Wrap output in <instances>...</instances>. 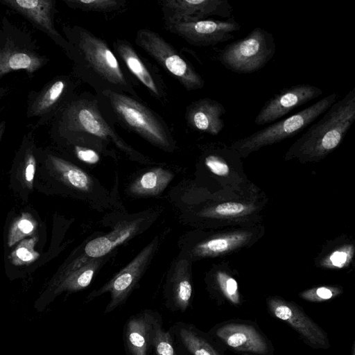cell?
<instances>
[{"instance_id": "1", "label": "cell", "mask_w": 355, "mask_h": 355, "mask_svg": "<svg viewBox=\"0 0 355 355\" xmlns=\"http://www.w3.org/2000/svg\"><path fill=\"white\" fill-rule=\"evenodd\" d=\"M55 129L69 145L93 148L102 156L116 158L115 149L141 164L153 162L127 143L103 116L95 96L73 95L56 113Z\"/></svg>"}, {"instance_id": "2", "label": "cell", "mask_w": 355, "mask_h": 355, "mask_svg": "<svg viewBox=\"0 0 355 355\" xmlns=\"http://www.w3.org/2000/svg\"><path fill=\"white\" fill-rule=\"evenodd\" d=\"M64 49L73 63L74 73L98 94L105 91L125 94L141 99L131 78L109 44L89 30L79 26H64Z\"/></svg>"}, {"instance_id": "3", "label": "cell", "mask_w": 355, "mask_h": 355, "mask_svg": "<svg viewBox=\"0 0 355 355\" xmlns=\"http://www.w3.org/2000/svg\"><path fill=\"white\" fill-rule=\"evenodd\" d=\"M100 109L110 123L138 135L157 148L167 153L176 149L171 129L156 112L125 94L105 91L96 94Z\"/></svg>"}, {"instance_id": "4", "label": "cell", "mask_w": 355, "mask_h": 355, "mask_svg": "<svg viewBox=\"0 0 355 355\" xmlns=\"http://www.w3.org/2000/svg\"><path fill=\"white\" fill-rule=\"evenodd\" d=\"M355 120V87L335 102L290 148L287 159L320 160L343 141Z\"/></svg>"}, {"instance_id": "5", "label": "cell", "mask_w": 355, "mask_h": 355, "mask_svg": "<svg viewBox=\"0 0 355 355\" xmlns=\"http://www.w3.org/2000/svg\"><path fill=\"white\" fill-rule=\"evenodd\" d=\"M112 229L102 236H97L80 248L75 257L69 259L59 270L55 282L67 274L77 270L88 261L103 257L116 250V248L130 241L147 230L160 214L158 209H148L134 214L125 211H112Z\"/></svg>"}, {"instance_id": "6", "label": "cell", "mask_w": 355, "mask_h": 355, "mask_svg": "<svg viewBox=\"0 0 355 355\" xmlns=\"http://www.w3.org/2000/svg\"><path fill=\"white\" fill-rule=\"evenodd\" d=\"M337 96L336 93H331L291 116L235 141L231 147L245 157L262 147L293 137L324 113L336 102Z\"/></svg>"}, {"instance_id": "7", "label": "cell", "mask_w": 355, "mask_h": 355, "mask_svg": "<svg viewBox=\"0 0 355 355\" xmlns=\"http://www.w3.org/2000/svg\"><path fill=\"white\" fill-rule=\"evenodd\" d=\"M275 51L273 35L257 27L245 37L225 46L218 59L226 69L234 73H250L265 67Z\"/></svg>"}, {"instance_id": "8", "label": "cell", "mask_w": 355, "mask_h": 355, "mask_svg": "<svg viewBox=\"0 0 355 355\" xmlns=\"http://www.w3.org/2000/svg\"><path fill=\"white\" fill-rule=\"evenodd\" d=\"M135 42L187 91L204 87L205 80L193 65L159 33L141 28L136 33Z\"/></svg>"}, {"instance_id": "9", "label": "cell", "mask_w": 355, "mask_h": 355, "mask_svg": "<svg viewBox=\"0 0 355 355\" xmlns=\"http://www.w3.org/2000/svg\"><path fill=\"white\" fill-rule=\"evenodd\" d=\"M164 234L157 235L122 270L98 289L89 293L86 302L109 293L110 300L104 313H110L123 305L144 276L163 241Z\"/></svg>"}, {"instance_id": "10", "label": "cell", "mask_w": 355, "mask_h": 355, "mask_svg": "<svg viewBox=\"0 0 355 355\" xmlns=\"http://www.w3.org/2000/svg\"><path fill=\"white\" fill-rule=\"evenodd\" d=\"M168 32L195 46H215L234 38L232 33L241 29L234 17L225 21L207 19L193 22L164 24Z\"/></svg>"}, {"instance_id": "11", "label": "cell", "mask_w": 355, "mask_h": 355, "mask_svg": "<svg viewBox=\"0 0 355 355\" xmlns=\"http://www.w3.org/2000/svg\"><path fill=\"white\" fill-rule=\"evenodd\" d=\"M112 46L114 53L128 71L153 98L164 103L167 97L166 87L158 68L139 55L132 44L125 40L116 39Z\"/></svg>"}, {"instance_id": "12", "label": "cell", "mask_w": 355, "mask_h": 355, "mask_svg": "<svg viewBox=\"0 0 355 355\" xmlns=\"http://www.w3.org/2000/svg\"><path fill=\"white\" fill-rule=\"evenodd\" d=\"M164 24L193 22L218 16L230 18L233 8L227 0H165L161 2Z\"/></svg>"}, {"instance_id": "13", "label": "cell", "mask_w": 355, "mask_h": 355, "mask_svg": "<svg viewBox=\"0 0 355 355\" xmlns=\"http://www.w3.org/2000/svg\"><path fill=\"white\" fill-rule=\"evenodd\" d=\"M322 94V89L307 83L282 88L264 103L254 123L262 125L274 122Z\"/></svg>"}, {"instance_id": "14", "label": "cell", "mask_w": 355, "mask_h": 355, "mask_svg": "<svg viewBox=\"0 0 355 355\" xmlns=\"http://www.w3.org/2000/svg\"><path fill=\"white\" fill-rule=\"evenodd\" d=\"M249 236L247 232H236L196 240L184 234L178 241V254L191 262L200 259L216 257L242 245L248 241Z\"/></svg>"}, {"instance_id": "15", "label": "cell", "mask_w": 355, "mask_h": 355, "mask_svg": "<svg viewBox=\"0 0 355 355\" xmlns=\"http://www.w3.org/2000/svg\"><path fill=\"white\" fill-rule=\"evenodd\" d=\"M191 265L190 260L178 254L168 268L164 293L167 306L175 311L184 312L190 306L193 295Z\"/></svg>"}, {"instance_id": "16", "label": "cell", "mask_w": 355, "mask_h": 355, "mask_svg": "<svg viewBox=\"0 0 355 355\" xmlns=\"http://www.w3.org/2000/svg\"><path fill=\"white\" fill-rule=\"evenodd\" d=\"M268 304L277 318L288 324L311 345L318 347H329L324 331L295 304L279 297H271L268 299Z\"/></svg>"}, {"instance_id": "17", "label": "cell", "mask_w": 355, "mask_h": 355, "mask_svg": "<svg viewBox=\"0 0 355 355\" xmlns=\"http://www.w3.org/2000/svg\"><path fill=\"white\" fill-rule=\"evenodd\" d=\"M73 83L69 77L60 76L48 83L37 92L30 94L27 116H49L58 111L74 95Z\"/></svg>"}, {"instance_id": "18", "label": "cell", "mask_w": 355, "mask_h": 355, "mask_svg": "<svg viewBox=\"0 0 355 355\" xmlns=\"http://www.w3.org/2000/svg\"><path fill=\"white\" fill-rule=\"evenodd\" d=\"M2 4L26 17L37 28L46 33L64 50L67 40L56 30L53 16L55 1L53 0H3Z\"/></svg>"}, {"instance_id": "19", "label": "cell", "mask_w": 355, "mask_h": 355, "mask_svg": "<svg viewBox=\"0 0 355 355\" xmlns=\"http://www.w3.org/2000/svg\"><path fill=\"white\" fill-rule=\"evenodd\" d=\"M226 110L223 104L210 98L198 99L186 109L185 119L193 130L211 135H218L225 126L223 116Z\"/></svg>"}, {"instance_id": "20", "label": "cell", "mask_w": 355, "mask_h": 355, "mask_svg": "<svg viewBox=\"0 0 355 355\" xmlns=\"http://www.w3.org/2000/svg\"><path fill=\"white\" fill-rule=\"evenodd\" d=\"M158 320L150 310L141 311L129 318L123 330L124 345L129 354L148 355Z\"/></svg>"}, {"instance_id": "21", "label": "cell", "mask_w": 355, "mask_h": 355, "mask_svg": "<svg viewBox=\"0 0 355 355\" xmlns=\"http://www.w3.org/2000/svg\"><path fill=\"white\" fill-rule=\"evenodd\" d=\"M174 172L164 166L146 168L128 184L125 192L132 198H152L161 195L174 179Z\"/></svg>"}, {"instance_id": "22", "label": "cell", "mask_w": 355, "mask_h": 355, "mask_svg": "<svg viewBox=\"0 0 355 355\" xmlns=\"http://www.w3.org/2000/svg\"><path fill=\"white\" fill-rule=\"evenodd\" d=\"M47 62L42 55L33 50L12 42L0 47V79L5 75L18 70L33 73Z\"/></svg>"}, {"instance_id": "23", "label": "cell", "mask_w": 355, "mask_h": 355, "mask_svg": "<svg viewBox=\"0 0 355 355\" xmlns=\"http://www.w3.org/2000/svg\"><path fill=\"white\" fill-rule=\"evenodd\" d=\"M216 336L229 347L239 351H248L259 354L268 352L264 338L252 326L243 324H227L218 328Z\"/></svg>"}, {"instance_id": "24", "label": "cell", "mask_w": 355, "mask_h": 355, "mask_svg": "<svg viewBox=\"0 0 355 355\" xmlns=\"http://www.w3.org/2000/svg\"><path fill=\"white\" fill-rule=\"evenodd\" d=\"M116 250L103 257L92 259L77 270L53 283L55 295L63 292H76L86 288L101 268L112 257Z\"/></svg>"}, {"instance_id": "25", "label": "cell", "mask_w": 355, "mask_h": 355, "mask_svg": "<svg viewBox=\"0 0 355 355\" xmlns=\"http://www.w3.org/2000/svg\"><path fill=\"white\" fill-rule=\"evenodd\" d=\"M178 334L182 345L192 355H219L191 326L180 324Z\"/></svg>"}, {"instance_id": "26", "label": "cell", "mask_w": 355, "mask_h": 355, "mask_svg": "<svg viewBox=\"0 0 355 355\" xmlns=\"http://www.w3.org/2000/svg\"><path fill=\"white\" fill-rule=\"evenodd\" d=\"M37 223L30 213H22L10 224L8 245L12 247L26 237L31 236L37 230Z\"/></svg>"}, {"instance_id": "27", "label": "cell", "mask_w": 355, "mask_h": 355, "mask_svg": "<svg viewBox=\"0 0 355 355\" xmlns=\"http://www.w3.org/2000/svg\"><path fill=\"white\" fill-rule=\"evenodd\" d=\"M68 7L87 12H112L125 8L124 0H67Z\"/></svg>"}, {"instance_id": "28", "label": "cell", "mask_w": 355, "mask_h": 355, "mask_svg": "<svg viewBox=\"0 0 355 355\" xmlns=\"http://www.w3.org/2000/svg\"><path fill=\"white\" fill-rule=\"evenodd\" d=\"M37 241V236L19 241L9 256L10 263L14 266H21L35 261L40 257V253L35 250Z\"/></svg>"}, {"instance_id": "29", "label": "cell", "mask_w": 355, "mask_h": 355, "mask_svg": "<svg viewBox=\"0 0 355 355\" xmlns=\"http://www.w3.org/2000/svg\"><path fill=\"white\" fill-rule=\"evenodd\" d=\"M152 345L156 355H177L171 334L162 327L159 319L155 327Z\"/></svg>"}, {"instance_id": "30", "label": "cell", "mask_w": 355, "mask_h": 355, "mask_svg": "<svg viewBox=\"0 0 355 355\" xmlns=\"http://www.w3.org/2000/svg\"><path fill=\"white\" fill-rule=\"evenodd\" d=\"M354 252L352 245H345L327 255L320 262V265L326 268H342L351 262Z\"/></svg>"}, {"instance_id": "31", "label": "cell", "mask_w": 355, "mask_h": 355, "mask_svg": "<svg viewBox=\"0 0 355 355\" xmlns=\"http://www.w3.org/2000/svg\"><path fill=\"white\" fill-rule=\"evenodd\" d=\"M215 279L220 291L225 297L234 304H239L240 297L236 281L221 270L216 272Z\"/></svg>"}, {"instance_id": "32", "label": "cell", "mask_w": 355, "mask_h": 355, "mask_svg": "<svg viewBox=\"0 0 355 355\" xmlns=\"http://www.w3.org/2000/svg\"><path fill=\"white\" fill-rule=\"evenodd\" d=\"M203 162L207 169L218 176H226L230 168L225 157L220 154V150H208L205 152Z\"/></svg>"}, {"instance_id": "33", "label": "cell", "mask_w": 355, "mask_h": 355, "mask_svg": "<svg viewBox=\"0 0 355 355\" xmlns=\"http://www.w3.org/2000/svg\"><path fill=\"white\" fill-rule=\"evenodd\" d=\"M342 293L339 287L324 286L310 288L302 292L300 295L305 300L320 302L329 300L338 296Z\"/></svg>"}, {"instance_id": "34", "label": "cell", "mask_w": 355, "mask_h": 355, "mask_svg": "<svg viewBox=\"0 0 355 355\" xmlns=\"http://www.w3.org/2000/svg\"><path fill=\"white\" fill-rule=\"evenodd\" d=\"M35 169L36 159L33 149L29 146L25 150L21 166L22 182L28 189L33 188Z\"/></svg>"}, {"instance_id": "35", "label": "cell", "mask_w": 355, "mask_h": 355, "mask_svg": "<svg viewBox=\"0 0 355 355\" xmlns=\"http://www.w3.org/2000/svg\"><path fill=\"white\" fill-rule=\"evenodd\" d=\"M71 146L76 157L83 164L92 166L100 162L102 155L96 150L83 146Z\"/></svg>"}, {"instance_id": "36", "label": "cell", "mask_w": 355, "mask_h": 355, "mask_svg": "<svg viewBox=\"0 0 355 355\" xmlns=\"http://www.w3.org/2000/svg\"><path fill=\"white\" fill-rule=\"evenodd\" d=\"M6 126V121L5 120L0 122V143L4 134Z\"/></svg>"}, {"instance_id": "37", "label": "cell", "mask_w": 355, "mask_h": 355, "mask_svg": "<svg viewBox=\"0 0 355 355\" xmlns=\"http://www.w3.org/2000/svg\"><path fill=\"white\" fill-rule=\"evenodd\" d=\"M9 89L7 87H0V101L9 92Z\"/></svg>"}, {"instance_id": "38", "label": "cell", "mask_w": 355, "mask_h": 355, "mask_svg": "<svg viewBox=\"0 0 355 355\" xmlns=\"http://www.w3.org/2000/svg\"><path fill=\"white\" fill-rule=\"evenodd\" d=\"M220 355V354H219Z\"/></svg>"}]
</instances>
